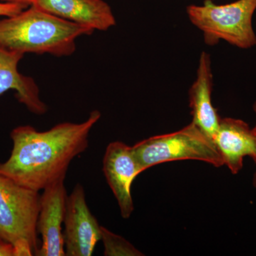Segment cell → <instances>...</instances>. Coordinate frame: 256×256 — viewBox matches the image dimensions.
<instances>
[{"instance_id": "obj_1", "label": "cell", "mask_w": 256, "mask_h": 256, "mask_svg": "<svg viewBox=\"0 0 256 256\" xmlns=\"http://www.w3.org/2000/svg\"><path fill=\"white\" fill-rule=\"evenodd\" d=\"M100 118L95 110L84 122H62L44 132L30 126L14 128L10 133L12 150L0 162V174L38 192L66 178L74 158L87 149L89 134Z\"/></svg>"}, {"instance_id": "obj_2", "label": "cell", "mask_w": 256, "mask_h": 256, "mask_svg": "<svg viewBox=\"0 0 256 256\" xmlns=\"http://www.w3.org/2000/svg\"><path fill=\"white\" fill-rule=\"evenodd\" d=\"M94 30L43 11L32 5L0 20V48L25 54L68 56L76 50V40Z\"/></svg>"}, {"instance_id": "obj_3", "label": "cell", "mask_w": 256, "mask_h": 256, "mask_svg": "<svg viewBox=\"0 0 256 256\" xmlns=\"http://www.w3.org/2000/svg\"><path fill=\"white\" fill-rule=\"evenodd\" d=\"M256 0H237L225 4H216L204 0L203 4H192L186 13L192 24L203 33L204 41L215 46L220 40L242 50L256 45L252 16Z\"/></svg>"}, {"instance_id": "obj_4", "label": "cell", "mask_w": 256, "mask_h": 256, "mask_svg": "<svg viewBox=\"0 0 256 256\" xmlns=\"http://www.w3.org/2000/svg\"><path fill=\"white\" fill-rule=\"evenodd\" d=\"M40 197L0 174V237L12 244L15 256H36Z\"/></svg>"}, {"instance_id": "obj_5", "label": "cell", "mask_w": 256, "mask_h": 256, "mask_svg": "<svg viewBox=\"0 0 256 256\" xmlns=\"http://www.w3.org/2000/svg\"><path fill=\"white\" fill-rule=\"evenodd\" d=\"M132 148L144 171L178 160H198L215 168L224 165L214 141L192 122L176 132L153 136Z\"/></svg>"}, {"instance_id": "obj_6", "label": "cell", "mask_w": 256, "mask_h": 256, "mask_svg": "<svg viewBox=\"0 0 256 256\" xmlns=\"http://www.w3.org/2000/svg\"><path fill=\"white\" fill-rule=\"evenodd\" d=\"M64 223L66 256H92L101 240V226L89 210L80 184L67 196Z\"/></svg>"}, {"instance_id": "obj_7", "label": "cell", "mask_w": 256, "mask_h": 256, "mask_svg": "<svg viewBox=\"0 0 256 256\" xmlns=\"http://www.w3.org/2000/svg\"><path fill=\"white\" fill-rule=\"evenodd\" d=\"M102 171L121 216L124 220L129 218L134 210L131 186L134 178L144 172L132 146L120 141L110 143L102 160Z\"/></svg>"}, {"instance_id": "obj_8", "label": "cell", "mask_w": 256, "mask_h": 256, "mask_svg": "<svg viewBox=\"0 0 256 256\" xmlns=\"http://www.w3.org/2000/svg\"><path fill=\"white\" fill-rule=\"evenodd\" d=\"M62 178L43 190L37 220V232L42 236L37 256H65L62 224L65 217L67 192Z\"/></svg>"}, {"instance_id": "obj_9", "label": "cell", "mask_w": 256, "mask_h": 256, "mask_svg": "<svg viewBox=\"0 0 256 256\" xmlns=\"http://www.w3.org/2000/svg\"><path fill=\"white\" fill-rule=\"evenodd\" d=\"M32 5L94 31H107L116 24L110 6L104 0H34Z\"/></svg>"}, {"instance_id": "obj_10", "label": "cell", "mask_w": 256, "mask_h": 256, "mask_svg": "<svg viewBox=\"0 0 256 256\" xmlns=\"http://www.w3.org/2000/svg\"><path fill=\"white\" fill-rule=\"evenodd\" d=\"M213 141L224 165L233 174L242 170L245 156L255 158L256 140L252 130L242 120L220 118Z\"/></svg>"}, {"instance_id": "obj_11", "label": "cell", "mask_w": 256, "mask_h": 256, "mask_svg": "<svg viewBox=\"0 0 256 256\" xmlns=\"http://www.w3.org/2000/svg\"><path fill=\"white\" fill-rule=\"evenodd\" d=\"M213 74L212 60L207 52L200 56L196 78L190 88L188 97L192 122L213 140L220 126V116L212 104Z\"/></svg>"}, {"instance_id": "obj_12", "label": "cell", "mask_w": 256, "mask_h": 256, "mask_svg": "<svg viewBox=\"0 0 256 256\" xmlns=\"http://www.w3.org/2000/svg\"><path fill=\"white\" fill-rule=\"evenodd\" d=\"M24 56L20 52L0 48V96L8 90H14L18 102L28 110L36 114H44L48 108L40 98L36 82L18 72V63Z\"/></svg>"}, {"instance_id": "obj_13", "label": "cell", "mask_w": 256, "mask_h": 256, "mask_svg": "<svg viewBox=\"0 0 256 256\" xmlns=\"http://www.w3.org/2000/svg\"><path fill=\"white\" fill-rule=\"evenodd\" d=\"M101 240L104 242V256H142V252L120 236L116 235L101 226Z\"/></svg>"}, {"instance_id": "obj_14", "label": "cell", "mask_w": 256, "mask_h": 256, "mask_svg": "<svg viewBox=\"0 0 256 256\" xmlns=\"http://www.w3.org/2000/svg\"><path fill=\"white\" fill-rule=\"evenodd\" d=\"M24 9L26 8L22 5L0 2V16L6 18V16H13Z\"/></svg>"}, {"instance_id": "obj_15", "label": "cell", "mask_w": 256, "mask_h": 256, "mask_svg": "<svg viewBox=\"0 0 256 256\" xmlns=\"http://www.w3.org/2000/svg\"><path fill=\"white\" fill-rule=\"evenodd\" d=\"M0 256H15L14 248L12 244L0 237Z\"/></svg>"}, {"instance_id": "obj_16", "label": "cell", "mask_w": 256, "mask_h": 256, "mask_svg": "<svg viewBox=\"0 0 256 256\" xmlns=\"http://www.w3.org/2000/svg\"><path fill=\"white\" fill-rule=\"evenodd\" d=\"M2 2L11 3V4H16L22 5L25 8L32 6L34 2V0H0Z\"/></svg>"}, {"instance_id": "obj_17", "label": "cell", "mask_w": 256, "mask_h": 256, "mask_svg": "<svg viewBox=\"0 0 256 256\" xmlns=\"http://www.w3.org/2000/svg\"><path fill=\"white\" fill-rule=\"evenodd\" d=\"M252 109H254V112H255L256 114V124L254 128H252V132H254V137H255L256 146V101L255 102H254V106H252ZM254 161L255 162V163L256 164V152L255 158H254ZM252 185H254V188H256V171L255 174H254V178H252Z\"/></svg>"}]
</instances>
